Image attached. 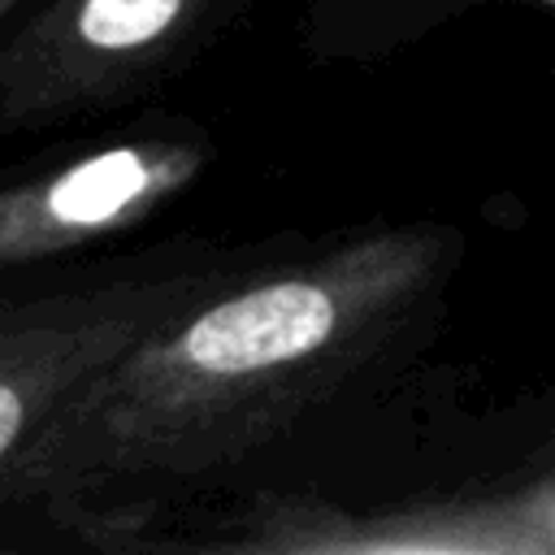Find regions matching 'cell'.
I'll use <instances>...</instances> for the list:
<instances>
[{
  "label": "cell",
  "instance_id": "ba28073f",
  "mask_svg": "<svg viewBox=\"0 0 555 555\" xmlns=\"http://www.w3.org/2000/svg\"><path fill=\"white\" fill-rule=\"evenodd\" d=\"M22 4H26V0H0V26H4V22H9V17L22 9Z\"/></svg>",
  "mask_w": 555,
  "mask_h": 555
},
{
  "label": "cell",
  "instance_id": "6da1fadb",
  "mask_svg": "<svg viewBox=\"0 0 555 555\" xmlns=\"http://www.w3.org/2000/svg\"><path fill=\"white\" fill-rule=\"evenodd\" d=\"M460 264L447 221L256 243L74 390L17 473L13 516L78 546H147L165 507L421 347Z\"/></svg>",
  "mask_w": 555,
  "mask_h": 555
},
{
  "label": "cell",
  "instance_id": "52a82bcc",
  "mask_svg": "<svg viewBox=\"0 0 555 555\" xmlns=\"http://www.w3.org/2000/svg\"><path fill=\"white\" fill-rule=\"evenodd\" d=\"M533 464H555V429H551V438L533 451Z\"/></svg>",
  "mask_w": 555,
  "mask_h": 555
},
{
  "label": "cell",
  "instance_id": "3957f363",
  "mask_svg": "<svg viewBox=\"0 0 555 555\" xmlns=\"http://www.w3.org/2000/svg\"><path fill=\"white\" fill-rule=\"evenodd\" d=\"M247 13L251 0H26L0 26V139L152 100Z\"/></svg>",
  "mask_w": 555,
  "mask_h": 555
},
{
  "label": "cell",
  "instance_id": "7a4b0ae2",
  "mask_svg": "<svg viewBox=\"0 0 555 555\" xmlns=\"http://www.w3.org/2000/svg\"><path fill=\"white\" fill-rule=\"evenodd\" d=\"M251 251L256 243L173 238L69 273L0 282V525L13 516L26 455L74 390Z\"/></svg>",
  "mask_w": 555,
  "mask_h": 555
},
{
  "label": "cell",
  "instance_id": "5b68a950",
  "mask_svg": "<svg viewBox=\"0 0 555 555\" xmlns=\"http://www.w3.org/2000/svg\"><path fill=\"white\" fill-rule=\"evenodd\" d=\"M199 546L273 555H555V464H538L533 477L507 486L377 507L256 494L225 533Z\"/></svg>",
  "mask_w": 555,
  "mask_h": 555
},
{
  "label": "cell",
  "instance_id": "277c9868",
  "mask_svg": "<svg viewBox=\"0 0 555 555\" xmlns=\"http://www.w3.org/2000/svg\"><path fill=\"white\" fill-rule=\"evenodd\" d=\"M217 165V134L186 113L134 121L0 178V282L30 278L143 230Z\"/></svg>",
  "mask_w": 555,
  "mask_h": 555
},
{
  "label": "cell",
  "instance_id": "8992f818",
  "mask_svg": "<svg viewBox=\"0 0 555 555\" xmlns=\"http://www.w3.org/2000/svg\"><path fill=\"white\" fill-rule=\"evenodd\" d=\"M520 4L555 22V0H304L299 39L317 65H377L473 9Z\"/></svg>",
  "mask_w": 555,
  "mask_h": 555
}]
</instances>
